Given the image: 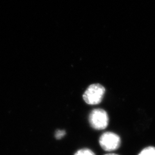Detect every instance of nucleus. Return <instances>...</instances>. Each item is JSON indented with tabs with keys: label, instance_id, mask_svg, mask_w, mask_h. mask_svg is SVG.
Masks as SVG:
<instances>
[{
	"label": "nucleus",
	"instance_id": "obj_4",
	"mask_svg": "<svg viewBox=\"0 0 155 155\" xmlns=\"http://www.w3.org/2000/svg\"><path fill=\"white\" fill-rule=\"evenodd\" d=\"M138 155H155V147L150 146L145 148Z\"/></svg>",
	"mask_w": 155,
	"mask_h": 155
},
{
	"label": "nucleus",
	"instance_id": "obj_6",
	"mask_svg": "<svg viewBox=\"0 0 155 155\" xmlns=\"http://www.w3.org/2000/svg\"><path fill=\"white\" fill-rule=\"evenodd\" d=\"M66 132L64 130H58L56 132V138L58 139H61L65 135Z\"/></svg>",
	"mask_w": 155,
	"mask_h": 155
},
{
	"label": "nucleus",
	"instance_id": "obj_1",
	"mask_svg": "<svg viewBox=\"0 0 155 155\" xmlns=\"http://www.w3.org/2000/svg\"><path fill=\"white\" fill-rule=\"evenodd\" d=\"M105 88L100 83H94L90 85L83 95L84 102L90 105L100 104L105 94Z\"/></svg>",
	"mask_w": 155,
	"mask_h": 155
},
{
	"label": "nucleus",
	"instance_id": "obj_7",
	"mask_svg": "<svg viewBox=\"0 0 155 155\" xmlns=\"http://www.w3.org/2000/svg\"><path fill=\"white\" fill-rule=\"evenodd\" d=\"M105 155H118L117 154H114V153H108V154H106Z\"/></svg>",
	"mask_w": 155,
	"mask_h": 155
},
{
	"label": "nucleus",
	"instance_id": "obj_5",
	"mask_svg": "<svg viewBox=\"0 0 155 155\" xmlns=\"http://www.w3.org/2000/svg\"><path fill=\"white\" fill-rule=\"evenodd\" d=\"M74 155H96L94 152L88 148H83L78 150Z\"/></svg>",
	"mask_w": 155,
	"mask_h": 155
},
{
	"label": "nucleus",
	"instance_id": "obj_3",
	"mask_svg": "<svg viewBox=\"0 0 155 155\" xmlns=\"http://www.w3.org/2000/svg\"><path fill=\"white\" fill-rule=\"evenodd\" d=\"M99 143L104 150L111 152L118 150L120 147L121 140L120 137L116 133L107 132L101 136Z\"/></svg>",
	"mask_w": 155,
	"mask_h": 155
},
{
	"label": "nucleus",
	"instance_id": "obj_2",
	"mask_svg": "<svg viewBox=\"0 0 155 155\" xmlns=\"http://www.w3.org/2000/svg\"><path fill=\"white\" fill-rule=\"evenodd\" d=\"M91 127L95 130H104L109 124V116L107 112L102 109H95L91 111L89 117Z\"/></svg>",
	"mask_w": 155,
	"mask_h": 155
}]
</instances>
